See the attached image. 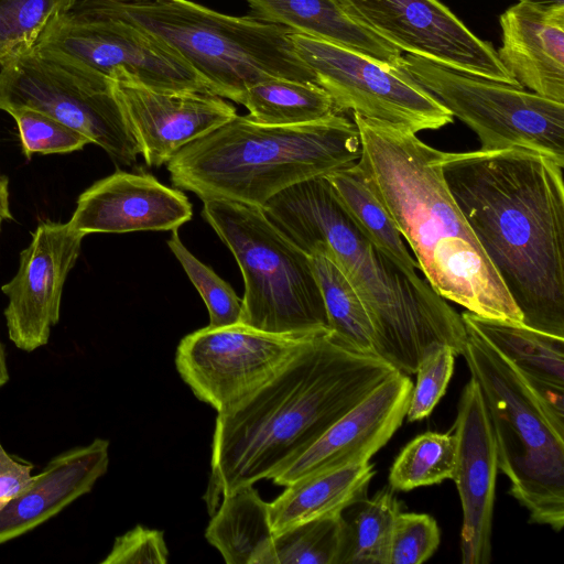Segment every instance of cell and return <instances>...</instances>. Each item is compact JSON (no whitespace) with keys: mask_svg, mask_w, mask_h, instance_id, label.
<instances>
[{"mask_svg":"<svg viewBox=\"0 0 564 564\" xmlns=\"http://www.w3.org/2000/svg\"><path fill=\"white\" fill-rule=\"evenodd\" d=\"M456 356L453 348L445 344L426 349L415 370L416 381L405 415L409 422L421 421L433 412L446 392Z\"/></svg>","mask_w":564,"mask_h":564,"instance_id":"35","label":"cell"},{"mask_svg":"<svg viewBox=\"0 0 564 564\" xmlns=\"http://www.w3.org/2000/svg\"><path fill=\"white\" fill-rule=\"evenodd\" d=\"M84 237L68 223L44 221L21 251L17 273L1 286L8 297V335L19 349L30 352L47 344L59 319L64 284L80 254Z\"/></svg>","mask_w":564,"mask_h":564,"instance_id":"15","label":"cell"},{"mask_svg":"<svg viewBox=\"0 0 564 564\" xmlns=\"http://www.w3.org/2000/svg\"><path fill=\"white\" fill-rule=\"evenodd\" d=\"M9 380V372L6 361V355L2 347V344L0 343V387L6 384Z\"/></svg>","mask_w":564,"mask_h":564,"instance_id":"40","label":"cell"},{"mask_svg":"<svg viewBox=\"0 0 564 564\" xmlns=\"http://www.w3.org/2000/svg\"><path fill=\"white\" fill-rule=\"evenodd\" d=\"M78 0H0V66L31 50Z\"/></svg>","mask_w":564,"mask_h":564,"instance_id":"32","label":"cell"},{"mask_svg":"<svg viewBox=\"0 0 564 564\" xmlns=\"http://www.w3.org/2000/svg\"><path fill=\"white\" fill-rule=\"evenodd\" d=\"M357 161L430 285L478 316L522 323L443 176L442 151L411 129L352 113Z\"/></svg>","mask_w":564,"mask_h":564,"instance_id":"3","label":"cell"},{"mask_svg":"<svg viewBox=\"0 0 564 564\" xmlns=\"http://www.w3.org/2000/svg\"><path fill=\"white\" fill-rule=\"evenodd\" d=\"M399 65L477 134L479 150L520 148L564 166V104L412 54Z\"/></svg>","mask_w":564,"mask_h":564,"instance_id":"9","label":"cell"},{"mask_svg":"<svg viewBox=\"0 0 564 564\" xmlns=\"http://www.w3.org/2000/svg\"><path fill=\"white\" fill-rule=\"evenodd\" d=\"M463 349L494 429L498 468L531 523L564 525V419L523 375L476 332L465 327Z\"/></svg>","mask_w":564,"mask_h":564,"instance_id":"7","label":"cell"},{"mask_svg":"<svg viewBox=\"0 0 564 564\" xmlns=\"http://www.w3.org/2000/svg\"><path fill=\"white\" fill-rule=\"evenodd\" d=\"M441 167L522 323L564 337V166L512 148L442 151Z\"/></svg>","mask_w":564,"mask_h":564,"instance_id":"1","label":"cell"},{"mask_svg":"<svg viewBox=\"0 0 564 564\" xmlns=\"http://www.w3.org/2000/svg\"><path fill=\"white\" fill-rule=\"evenodd\" d=\"M397 371L329 332L312 337L273 379L218 413L204 496L209 514L223 496L271 479Z\"/></svg>","mask_w":564,"mask_h":564,"instance_id":"2","label":"cell"},{"mask_svg":"<svg viewBox=\"0 0 564 564\" xmlns=\"http://www.w3.org/2000/svg\"><path fill=\"white\" fill-rule=\"evenodd\" d=\"M80 7L123 19L182 57L208 90L238 104L253 85L271 78L316 84L295 53L294 30L250 15L224 14L189 0H78Z\"/></svg>","mask_w":564,"mask_h":564,"instance_id":"6","label":"cell"},{"mask_svg":"<svg viewBox=\"0 0 564 564\" xmlns=\"http://www.w3.org/2000/svg\"><path fill=\"white\" fill-rule=\"evenodd\" d=\"M314 336L276 335L241 323L207 326L182 338L175 366L195 397L221 413L273 379Z\"/></svg>","mask_w":564,"mask_h":564,"instance_id":"13","label":"cell"},{"mask_svg":"<svg viewBox=\"0 0 564 564\" xmlns=\"http://www.w3.org/2000/svg\"><path fill=\"white\" fill-rule=\"evenodd\" d=\"M311 259L325 304L329 335L351 349L377 355L369 314L349 280L327 257L315 254Z\"/></svg>","mask_w":564,"mask_h":564,"instance_id":"29","label":"cell"},{"mask_svg":"<svg viewBox=\"0 0 564 564\" xmlns=\"http://www.w3.org/2000/svg\"><path fill=\"white\" fill-rule=\"evenodd\" d=\"M9 115L17 122L22 150L28 159L35 153L78 151L91 143L83 133L37 110L18 108Z\"/></svg>","mask_w":564,"mask_h":564,"instance_id":"34","label":"cell"},{"mask_svg":"<svg viewBox=\"0 0 564 564\" xmlns=\"http://www.w3.org/2000/svg\"><path fill=\"white\" fill-rule=\"evenodd\" d=\"M18 108L75 129L118 164L133 165L141 154L112 79L35 48L0 66V110Z\"/></svg>","mask_w":564,"mask_h":564,"instance_id":"10","label":"cell"},{"mask_svg":"<svg viewBox=\"0 0 564 564\" xmlns=\"http://www.w3.org/2000/svg\"><path fill=\"white\" fill-rule=\"evenodd\" d=\"M343 530V512H336L275 533L268 564H337Z\"/></svg>","mask_w":564,"mask_h":564,"instance_id":"31","label":"cell"},{"mask_svg":"<svg viewBox=\"0 0 564 564\" xmlns=\"http://www.w3.org/2000/svg\"><path fill=\"white\" fill-rule=\"evenodd\" d=\"M337 564H389L392 531L400 503L387 486L347 507Z\"/></svg>","mask_w":564,"mask_h":564,"instance_id":"27","label":"cell"},{"mask_svg":"<svg viewBox=\"0 0 564 564\" xmlns=\"http://www.w3.org/2000/svg\"><path fill=\"white\" fill-rule=\"evenodd\" d=\"M112 84L148 166L167 163L183 147L237 116L234 106L209 91H160L123 76Z\"/></svg>","mask_w":564,"mask_h":564,"instance_id":"18","label":"cell"},{"mask_svg":"<svg viewBox=\"0 0 564 564\" xmlns=\"http://www.w3.org/2000/svg\"><path fill=\"white\" fill-rule=\"evenodd\" d=\"M256 122L292 126L335 113L329 94L315 83L271 78L250 87L238 100ZM337 113V112H336Z\"/></svg>","mask_w":564,"mask_h":564,"instance_id":"28","label":"cell"},{"mask_svg":"<svg viewBox=\"0 0 564 564\" xmlns=\"http://www.w3.org/2000/svg\"><path fill=\"white\" fill-rule=\"evenodd\" d=\"M167 246L203 297L209 313L208 326L221 327L240 323L242 300L226 281L184 246L177 229L172 230Z\"/></svg>","mask_w":564,"mask_h":564,"instance_id":"33","label":"cell"},{"mask_svg":"<svg viewBox=\"0 0 564 564\" xmlns=\"http://www.w3.org/2000/svg\"><path fill=\"white\" fill-rule=\"evenodd\" d=\"M192 215V204L182 191L163 185L144 171L118 170L79 195L68 224L85 236L172 231Z\"/></svg>","mask_w":564,"mask_h":564,"instance_id":"19","label":"cell"},{"mask_svg":"<svg viewBox=\"0 0 564 564\" xmlns=\"http://www.w3.org/2000/svg\"><path fill=\"white\" fill-rule=\"evenodd\" d=\"M34 48L110 79L123 76L154 90L209 91L202 77L156 37L123 19L78 4L58 17Z\"/></svg>","mask_w":564,"mask_h":564,"instance_id":"11","label":"cell"},{"mask_svg":"<svg viewBox=\"0 0 564 564\" xmlns=\"http://www.w3.org/2000/svg\"><path fill=\"white\" fill-rule=\"evenodd\" d=\"M118 2H139V1H145V0H113Z\"/></svg>","mask_w":564,"mask_h":564,"instance_id":"42","label":"cell"},{"mask_svg":"<svg viewBox=\"0 0 564 564\" xmlns=\"http://www.w3.org/2000/svg\"><path fill=\"white\" fill-rule=\"evenodd\" d=\"M455 455L456 440L452 431L420 434L395 457L389 471V486L394 491H410L452 479Z\"/></svg>","mask_w":564,"mask_h":564,"instance_id":"30","label":"cell"},{"mask_svg":"<svg viewBox=\"0 0 564 564\" xmlns=\"http://www.w3.org/2000/svg\"><path fill=\"white\" fill-rule=\"evenodd\" d=\"M12 218L9 203V180L0 173V230L2 223Z\"/></svg>","mask_w":564,"mask_h":564,"instance_id":"39","label":"cell"},{"mask_svg":"<svg viewBox=\"0 0 564 564\" xmlns=\"http://www.w3.org/2000/svg\"><path fill=\"white\" fill-rule=\"evenodd\" d=\"M206 528V540L227 564H268L274 536L269 502L243 486L223 496Z\"/></svg>","mask_w":564,"mask_h":564,"instance_id":"24","label":"cell"},{"mask_svg":"<svg viewBox=\"0 0 564 564\" xmlns=\"http://www.w3.org/2000/svg\"><path fill=\"white\" fill-rule=\"evenodd\" d=\"M356 24L401 52L470 75L522 87L494 46L440 0H333Z\"/></svg>","mask_w":564,"mask_h":564,"instance_id":"14","label":"cell"},{"mask_svg":"<svg viewBox=\"0 0 564 564\" xmlns=\"http://www.w3.org/2000/svg\"><path fill=\"white\" fill-rule=\"evenodd\" d=\"M498 58L522 86L564 104V6L518 1L500 15Z\"/></svg>","mask_w":564,"mask_h":564,"instance_id":"20","label":"cell"},{"mask_svg":"<svg viewBox=\"0 0 564 564\" xmlns=\"http://www.w3.org/2000/svg\"><path fill=\"white\" fill-rule=\"evenodd\" d=\"M261 208L307 256H325L341 270L369 314L377 355L398 371L415 373L436 344L462 355L467 334L460 315L419 272L399 265L362 234L325 175L281 191Z\"/></svg>","mask_w":564,"mask_h":564,"instance_id":"4","label":"cell"},{"mask_svg":"<svg viewBox=\"0 0 564 564\" xmlns=\"http://www.w3.org/2000/svg\"><path fill=\"white\" fill-rule=\"evenodd\" d=\"M108 465L109 441L102 438L52 458L30 485L0 510V544L33 530L88 494L106 474Z\"/></svg>","mask_w":564,"mask_h":564,"instance_id":"21","label":"cell"},{"mask_svg":"<svg viewBox=\"0 0 564 564\" xmlns=\"http://www.w3.org/2000/svg\"><path fill=\"white\" fill-rule=\"evenodd\" d=\"M358 129L343 113L292 126L236 116L189 142L166 163L173 185L202 200L262 205L300 182L358 161Z\"/></svg>","mask_w":564,"mask_h":564,"instance_id":"5","label":"cell"},{"mask_svg":"<svg viewBox=\"0 0 564 564\" xmlns=\"http://www.w3.org/2000/svg\"><path fill=\"white\" fill-rule=\"evenodd\" d=\"M440 542L441 531L433 517L400 511L392 531L389 564H421L432 557Z\"/></svg>","mask_w":564,"mask_h":564,"instance_id":"36","label":"cell"},{"mask_svg":"<svg viewBox=\"0 0 564 564\" xmlns=\"http://www.w3.org/2000/svg\"><path fill=\"white\" fill-rule=\"evenodd\" d=\"M454 480L463 509V564L491 561L492 519L498 473L494 429L477 381L470 377L457 406Z\"/></svg>","mask_w":564,"mask_h":564,"instance_id":"16","label":"cell"},{"mask_svg":"<svg viewBox=\"0 0 564 564\" xmlns=\"http://www.w3.org/2000/svg\"><path fill=\"white\" fill-rule=\"evenodd\" d=\"M202 215L234 254L245 281L240 323L276 335L329 332L312 259L259 206L203 200Z\"/></svg>","mask_w":564,"mask_h":564,"instance_id":"8","label":"cell"},{"mask_svg":"<svg viewBox=\"0 0 564 564\" xmlns=\"http://www.w3.org/2000/svg\"><path fill=\"white\" fill-rule=\"evenodd\" d=\"M540 7H561L564 6V0H522Z\"/></svg>","mask_w":564,"mask_h":564,"instance_id":"41","label":"cell"},{"mask_svg":"<svg viewBox=\"0 0 564 564\" xmlns=\"http://www.w3.org/2000/svg\"><path fill=\"white\" fill-rule=\"evenodd\" d=\"M460 317L465 327L484 338L528 381L564 388V337L468 311Z\"/></svg>","mask_w":564,"mask_h":564,"instance_id":"25","label":"cell"},{"mask_svg":"<svg viewBox=\"0 0 564 564\" xmlns=\"http://www.w3.org/2000/svg\"><path fill=\"white\" fill-rule=\"evenodd\" d=\"M291 40L316 84L332 97L337 113L351 111L416 133L453 122L451 111L400 65L301 33L291 34Z\"/></svg>","mask_w":564,"mask_h":564,"instance_id":"12","label":"cell"},{"mask_svg":"<svg viewBox=\"0 0 564 564\" xmlns=\"http://www.w3.org/2000/svg\"><path fill=\"white\" fill-rule=\"evenodd\" d=\"M375 475L369 462L303 477L269 503L270 521L275 533L336 512L366 496Z\"/></svg>","mask_w":564,"mask_h":564,"instance_id":"23","label":"cell"},{"mask_svg":"<svg viewBox=\"0 0 564 564\" xmlns=\"http://www.w3.org/2000/svg\"><path fill=\"white\" fill-rule=\"evenodd\" d=\"M33 465L14 459L0 443V510L32 481Z\"/></svg>","mask_w":564,"mask_h":564,"instance_id":"38","label":"cell"},{"mask_svg":"<svg viewBox=\"0 0 564 564\" xmlns=\"http://www.w3.org/2000/svg\"><path fill=\"white\" fill-rule=\"evenodd\" d=\"M412 388L408 375L394 372L271 479L285 487L310 475L369 462L403 423Z\"/></svg>","mask_w":564,"mask_h":564,"instance_id":"17","label":"cell"},{"mask_svg":"<svg viewBox=\"0 0 564 564\" xmlns=\"http://www.w3.org/2000/svg\"><path fill=\"white\" fill-rule=\"evenodd\" d=\"M250 17L398 66L402 52L351 21L333 0H248Z\"/></svg>","mask_w":564,"mask_h":564,"instance_id":"22","label":"cell"},{"mask_svg":"<svg viewBox=\"0 0 564 564\" xmlns=\"http://www.w3.org/2000/svg\"><path fill=\"white\" fill-rule=\"evenodd\" d=\"M518 1H522V0H518Z\"/></svg>","mask_w":564,"mask_h":564,"instance_id":"43","label":"cell"},{"mask_svg":"<svg viewBox=\"0 0 564 564\" xmlns=\"http://www.w3.org/2000/svg\"><path fill=\"white\" fill-rule=\"evenodd\" d=\"M169 550L164 533L160 530L137 525L117 536L111 551L101 564H165Z\"/></svg>","mask_w":564,"mask_h":564,"instance_id":"37","label":"cell"},{"mask_svg":"<svg viewBox=\"0 0 564 564\" xmlns=\"http://www.w3.org/2000/svg\"><path fill=\"white\" fill-rule=\"evenodd\" d=\"M333 192L362 234L399 265L417 272L392 217L371 188L357 162L325 175Z\"/></svg>","mask_w":564,"mask_h":564,"instance_id":"26","label":"cell"}]
</instances>
